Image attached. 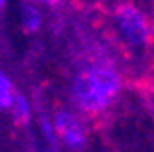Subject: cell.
<instances>
[{
  "label": "cell",
  "instance_id": "obj_6",
  "mask_svg": "<svg viewBox=\"0 0 154 152\" xmlns=\"http://www.w3.org/2000/svg\"><path fill=\"white\" fill-rule=\"evenodd\" d=\"M41 130H42V134L46 138V141L51 145V148H59V139H57V134H55V128H53V123L42 116L41 117Z\"/></svg>",
  "mask_w": 154,
  "mask_h": 152
},
{
  "label": "cell",
  "instance_id": "obj_4",
  "mask_svg": "<svg viewBox=\"0 0 154 152\" xmlns=\"http://www.w3.org/2000/svg\"><path fill=\"white\" fill-rule=\"evenodd\" d=\"M20 18H22V28L28 33L38 31L41 22H42V15H41V11H38V8L33 6V4H29V2L22 4V15H20Z\"/></svg>",
  "mask_w": 154,
  "mask_h": 152
},
{
  "label": "cell",
  "instance_id": "obj_8",
  "mask_svg": "<svg viewBox=\"0 0 154 152\" xmlns=\"http://www.w3.org/2000/svg\"><path fill=\"white\" fill-rule=\"evenodd\" d=\"M61 2H64V0H46V6H57Z\"/></svg>",
  "mask_w": 154,
  "mask_h": 152
},
{
  "label": "cell",
  "instance_id": "obj_13",
  "mask_svg": "<svg viewBox=\"0 0 154 152\" xmlns=\"http://www.w3.org/2000/svg\"><path fill=\"white\" fill-rule=\"evenodd\" d=\"M0 110H2V108H0Z\"/></svg>",
  "mask_w": 154,
  "mask_h": 152
},
{
  "label": "cell",
  "instance_id": "obj_5",
  "mask_svg": "<svg viewBox=\"0 0 154 152\" xmlns=\"http://www.w3.org/2000/svg\"><path fill=\"white\" fill-rule=\"evenodd\" d=\"M11 110H13V116H15V119H17L18 123H28L29 117H31V106H29V101H28L26 96H22V93H15Z\"/></svg>",
  "mask_w": 154,
  "mask_h": 152
},
{
  "label": "cell",
  "instance_id": "obj_7",
  "mask_svg": "<svg viewBox=\"0 0 154 152\" xmlns=\"http://www.w3.org/2000/svg\"><path fill=\"white\" fill-rule=\"evenodd\" d=\"M13 90V83L8 77V73L0 71V92H11Z\"/></svg>",
  "mask_w": 154,
  "mask_h": 152
},
{
  "label": "cell",
  "instance_id": "obj_10",
  "mask_svg": "<svg viewBox=\"0 0 154 152\" xmlns=\"http://www.w3.org/2000/svg\"><path fill=\"white\" fill-rule=\"evenodd\" d=\"M37 2H42V4H46V0H37Z\"/></svg>",
  "mask_w": 154,
  "mask_h": 152
},
{
  "label": "cell",
  "instance_id": "obj_11",
  "mask_svg": "<svg viewBox=\"0 0 154 152\" xmlns=\"http://www.w3.org/2000/svg\"><path fill=\"white\" fill-rule=\"evenodd\" d=\"M44 152H53V150H44Z\"/></svg>",
  "mask_w": 154,
  "mask_h": 152
},
{
  "label": "cell",
  "instance_id": "obj_9",
  "mask_svg": "<svg viewBox=\"0 0 154 152\" xmlns=\"http://www.w3.org/2000/svg\"><path fill=\"white\" fill-rule=\"evenodd\" d=\"M6 2H8V0H0V11H2V9H4V6H6Z\"/></svg>",
  "mask_w": 154,
  "mask_h": 152
},
{
  "label": "cell",
  "instance_id": "obj_12",
  "mask_svg": "<svg viewBox=\"0 0 154 152\" xmlns=\"http://www.w3.org/2000/svg\"><path fill=\"white\" fill-rule=\"evenodd\" d=\"M103 152H106V150H103Z\"/></svg>",
  "mask_w": 154,
  "mask_h": 152
},
{
  "label": "cell",
  "instance_id": "obj_3",
  "mask_svg": "<svg viewBox=\"0 0 154 152\" xmlns=\"http://www.w3.org/2000/svg\"><path fill=\"white\" fill-rule=\"evenodd\" d=\"M51 123L59 143L66 145L72 150H83L86 147V130L73 112L66 108L57 110Z\"/></svg>",
  "mask_w": 154,
  "mask_h": 152
},
{
  "label": "cell",
  "instance_id": "obj_1",
  "mask_svg": "<svg viewBox=\"0 0 154 152\" xmlns=\"http://www.w3.org/2000/svg\"><path fill=\"white\" fill-rule=\"evenodd\" d=\"M123 79L112 66H86L72 81V99L85 114H97L110 108L119 97Z\"/></svg>",
  "mask_w": 154,
  "mask_h": 152
},
{
  "label": "cell",
  "instance_id": "obj_2",
  "mask_svg": "<svg viewBox=\"0 0 154 152\" xmlns=\"http://www.w3.org/2000/svg\"><path fill=\"white\" fill-rule=\"evenodd\" d=\"M118 29L130 48H143L150 39V24L147 15L132 2H123L114 13Z\"/></svg>",
  "mask_w": 154,
  "mask_h": 152
}]
</instances>
